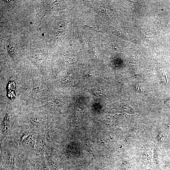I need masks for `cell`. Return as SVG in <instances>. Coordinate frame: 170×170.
I'll use <instances>...</instances> for the list:
<instances>
[{"instance_id": "5", "label": "cell", "mask_w": 170, "mask_h": 170, "mask_svg": "<svg viewBox=\"0 0 170 170\" xmlns=\"http://www.w3.org/2000/svg\"><path fill=\"white\" fill-rule=\"evenodd\" d=\"M162 78L164 82L165 83H167L168 82V80L167 79V76L166 75V74H165V73H163L162 75Z\"/></svg>"}, {"instance_id": "4", "label": "cell", "mask_w": 170, "mask_h": 170, "mask_svg": "<svg viewBox=\"0 0 170 170\" xmlns=\"http://www.w3.org/2000/svg\"><path fill=\"white\" fill-rule=\"evenodd\" d=\"M6 161L8 165L11 166H14L15 165V157L14 155L9 153L6 155Z\"/></svg>"}, {"instance_id": "2", "label": "cell", "mask_w": 170, "mask_h": 170, "mask_svg": "<svg viewBox=\"0 0 170 170\" xmlns=\"http://www.w3.org/2000/svg\"><path fill=\"white\" fill-rule=\"evenodd\" d=\"M10 128V116L6 113L1 125V130L4 136L6 135L9 132Z\"/></svg>"}, {"instance_id": "6", "label": "cell", "mask_w": 170, "mask_h": 170, "mask_svg": "<svg viewBox=\"0 0 170 170\" xmlns=\"http://www.w3.org/2000/svg\"><path fill=\"white\" fill-rule=\"evenodd\" d=\"M141 86H139V85H138V86H137V88L138 89V90H140H140H141V91H142V90H142V89H141L142 88H141Z\"/></svg>"}, {"instance_id": "1", "label": "cell", "mask_w": 170, "mask_h": 170, "mask_svg": "<svg viewBox=\"0 0 170 170\" xmlns=\"http://www.w3.org/2000/svg\"><path fill=\"white\" fill-rule=\"evenodd\" d=\"M36 138L33 134L28 135L22 141V146L28 149L35 148L36 143Z\"/></svg>"}, {"instance_id": "3", "label": "cell", "mask_w": 170, "mask_h": 170, "mask_svg": "<svg viewBox=\"0 0 170 170\" xmlns=\"http://www.w3.org/2000/svg\"><path fill=\"white\" fill-rule=\"evenodd\" d=\"M36 138L35 147L38 152H42L47 146L46 138L42 135L38 136Z\"/></svg>"}]
</instances>
